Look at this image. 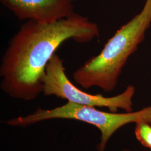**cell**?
Returning <instances> with one entry per match:
<instances>
[{
    "label": "cell",
    "instance_id": "2",
    "mask_svg": "<svg viewBox=\"0 0 151 151\" xmlns=\"http://www.w3.org/2000/svg\"><path fill=\"white\" fill-rule=\"evenodd\" d=\"M151 25V0H146L140 12L116 31L99 54L73 72L74 81L86 90L97 87L106 92L113 91L127 60L143 41Z\"/></svg>",
    "mask_w": 151,
    "mask_h": 151
},
{
    "label": "cell",
    "instance_id": "1",
    "mask_svg": "<svg viewBox=\"0 0 151 151\" xmlns=\"http://www.w3.org/2000/svg\"><path fill=\"white\" fill-rule=\"evenodd\" d=\"M100 35L97 24L74 13L50 24L29 20L9 40L0 65V87L9 96L32 101L43 93L42 79L60 46L72 39L89 43Z\"/></svg>",
    "mask_w": 151,
    "mask_h": 151
},
{
    "label": "cell",
    "instance_id": "8",
    "mask_svg": "<svg viewBox=\"0 0 151 151\" xmlns=\"http://www.w3.org/2000/svg\"><path fill=\"white\" fill-rule=\"evenodd\" d=\"M72 1H75V0H72Z\"/></svg>",
    "mask_w": 151,
    "mask_h": 151
},
{
    "label": "cell",
    "instance_id": "3",
    "mask_svg": "<svg viewBox=\"0 0 151 151\" xmlns=\"http://www.w3.org/2000/svg\"><path fill=\"white\" fill-rule=\"evenodd\" d=\"M58 119L77 120L96 127L100 132L97 151H105L108 141L122 127L139 122L151 124V106L137 111L117 113L103 111L95 107L67 101L62 106L51 109L38 108L32 113L7 120L5 123L11 127L24 128L43 121Z\"/></svg>",
    "mask_w": 151,
    "mask_h": 151
},
{
    "label": "cell",
    "instance_id": "7",
    "mask_svg": "<svg viewBox=\"0 0 151 151\" xmlns=\"http://www.w3.org/2000/svg\"><path fill=\"white\" fill-rule=\"evenodd\" d=\"M122 151H133V150H128V149H124Z\"/></svg>",
    "mask_w": 151,
    "mask_h": 151
},
{
    "label": "cell",
    "instance_id": "4",
    "mask_svg": "<svg viewBox=\"0 0 151 151\" xmlns=\"http://www.w3.org/2000/svg\"><path fill=\"white\" fill-rule=\"evenodd\" d=\"M42 83V93L45 96H53L71 103L95 108H106L114 113H116L119 109L125 112L133 111L135 87L129 85L124 91L111 97L83 91L69 80L65 73L63 60L56 53L46 67Z\"/></svg>",
    "mask_w": 151,
    "mask_h": 151
},
{
    "label": "cell",
    "instance_id": "5",
    "mask_svg": "<svg viewBox=\"0 0 151 151\" xmlns=\"http://www.w3.org/2000/svg\"><path fill=\"white\" fill-rule=\"evenodd\" d=\"M20 21L50 24L74 13L72 0H0Z\"/></svg>",
    "mask_w": 151,
    "mask_h": 151
},
{
    "label": "cell",
    "instance_id": "6",
    "mask_svg": "<svg viewBox=\"0 0 151 151\" xmlns=\"http://www.w3.org/2000/svg\"><path fill=\"white\" fill-rule=\"evenodd\" d=\"M151 123L139 122L135 123V135L137 139L142 146L151 150Z\"/></svg>",
    "mask_w": 151,
    "mask_h": 151
}]
</instances>
